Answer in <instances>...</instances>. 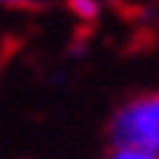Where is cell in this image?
Returning <instances> with one entry per match:
<instances>
[{
  "instance_id": "cell-1",
  "label": "cell",
  "mask_w": 159,
  "mask_h": 159,
  "mask_svg": "<svg viewBox=\"0 0 159 159\" xmlns=\"http://www.w3.org/2000/svg\"><path fill=\"white\" fill-rule=\"evenodd\" d=\"M113 148H132L159 157V92H146L127 100L111 119Z\"/></svg>"
},
{
  "instance_id": "cell-2",
  "label": "cell",
  "mask_w": 159,
  "mask_h": 159,
  "mask_svg": "<svg viewBox=\"0 0 159 159\" xmlns=\"http://www.w3.org/2000/svg\"><path fill=\"white\" fill-rule=\"evenodd\" d=\"M67 8L81 22H94L97 14H100V3L97 0H67Z\"/></svg>"
},
{
  "instance_id": "cell-3",
  "label": "cell",
  "mask_w": 159,
  "mask_h": 159,
  "mask_svg": "<svg viewBox=\"0 0 159 159\" xmlns=\"http://www.w3.org/2000/svg\"><path fill=\"white\" fill-rule=\"evenodd\" d=\"M105 159H159V157H151V154H143V151H132V148H113Z\"/></svg>"
},
{
  "instance_id": "cell-4",
  "label": "cell",
  "mask_w": 159,
  "mask_h": 159,
  "mask_svg": "<svg viewBox=\"0 0 159 159\" xmlns=\"http://www.w3.org/2000/svg\"><path fill=\"white\" fill-rule=\"evenodd\" d=\"M3 6H35V3H41V0H0Z\"/></svg>"
}]
</instances>
